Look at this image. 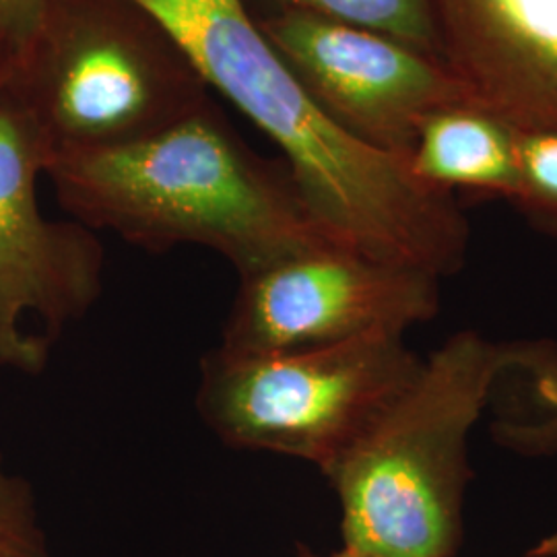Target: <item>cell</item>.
<instances>
[{
	"mask_svg": "<svg viewBox=\"0 0 557 557\" xmlns=\"http://www.w3.org/2000/svg\"><path fill=\"white\" fill-rule=\"evenodd\" d=\"M176 36L211 94L275 143L326 238L436 277L462 269L469 223L457 197L329 119L239 0H140Z\"/></svg>",
	"mask_w": 557,
	"mask_h": 557,
	"instance_id": "obj_1",
	"label": "cell"
},
{
	"mask_svg": "<svg viewBox=\"0 0 557 557\" xmlns=\"http://www.w3.org/2000/svg\"><path fill=\"white\" fill-rule=\"evenodd\" d=\"M46 176L62 209L147 252L197 244L239 277L298 257L326 238L283 160L239 137L215 101L149 137L54 153Z\"/></svg>",
	"mask_w": 557,
	"mask_h": 557,
	"instance_id": "obj_2",
	"label": "cell"
},
{
	"mask_svg": "<svg viewBox=\"0 0 557 557\" xmlns=\"http://www.w3.org/2000/svg\"><path fill=\"white\" fill-rule=\"evenodd\" d=\"M517 356L475 331L446 338L397 400L326 469L343 547L368 557H455L471 479L469 436Z\"/></svg>",
	"mask_w": 557,
	"mask_h": 557,
	"instance_id": "obj_3",
	"label": "cell"
},
{
	"mask_svg": "<svg viewBox=\"0 0 557 557\" xmlns=\"http://www.w3.org/2000/svg\"><path fill=\"white\" fill-rule=\"evenodd\" d=\"M59 151L149 137L211 100L165 23L140 0H44L2 91Z\"/></svg>",
	"mask_w": 557,
	"mask_h": 557,
	"instance_id": "obj_4",
	"label": "cell"
},
{
	"mask_svg": "<svg viewBox=\"0 0 557 557\" xmlns=\"http://www.w3.org/2000/svg\"><path fill=\"white\" fill-rule=\"evenodd\" d=\"M421 359L403 333H372L296 351L200 361L197 411L218 438L331 469L397 400Z\"/></svg>",
	"mask_w": 557,
	"mask_h": 557,
	"instance_id": "obj_5",
	"label": "cell"
},
{
	"mask_svg": "<svg viewBox=\"0 0 557 557\" xmlns=\"http://www.w3.org/2000/svg\"><path fill=\"white\" fill-rule=\"evenodd\" d=\"M50 158L38 124L0 94V370L21 374L44 372L52 343L103 289L98 234L41 215L36 182Z\"/></svg>",
	"mask_w": 557,
	"mask_h": 557,
	"instance_id": "obj_6",
	"label": "cell"
},
{
	"mask_svg": "<svg viewBox=\"0 0 557 557\" xmlns=\"http://www.w3.org/2000/svg\"><path fill=\"white\" fill-rule=\"evenodd\" d=\"M438 308L436 275L326 244L239 277L218 349L257 356L405 335Z\"/></svg>",
	"mask_w": 557,
	"mask_h": 557,
	"instance_id": "obj_7",
	"label": "cell"
},
{
	"mask_svg": "<svg viewBox=\"0 0 557 557\" xmlns=\"http://www.w3.org/2000/svg\"><path fill=\"white\" fill-rule=\"evenodd\" d=\"M257 25L308 98L384 153L409 160L425 116L478 103L444 60L379 32L299 11Z\"/></svg>",
	"mask_w": 557,
	"mask_h": 557,
	"instance_id": "obj_8",
	"label": "cell"
},
{
	"mask_svg": "<svg viewBox=\"0 0 557 557\" xmlns=\"http://www.w3.org/2000/svg\"><path fill=\"white\" fill-rule=\"evenodd\" d=\"M444 62L517 131L557 133V0H434Z\"/></svg>",
	"mask_w": 557,
	"mask_h": 557,
	"instance_id": "obj_9",
	"label": "cell"
},
{
	"mask_svg": "<svg viewBox=\"0 0 557 557\" xmlns=\"http://www.w3.org/2000/svg\"><path fill=\"white\" fill-rule=\"evenodd\" d=\"M409 165L442 193L465 190L512 202L520 186L517 128L479 103L442 108L419 124Z\"/></svg>",
	"mask_w": 557,
	"mask_h": 557,
	"instance_id": "obj_10",
	"label": "cell"
},
{
	"mask_svg": "<svg viewBox=\"0 0 557 557\" xmlns=\"http://www.w3.org/2000/svg\"><path fill=\"white\" fill-rule=\"evenodd\" d=\"M520 382L492 428L506 450L524 457L557 455V349L543 343H518L506 372Z\"/></svg>",
	"mask_w": 557,
	"mask_h": 557,
	"instance_id": "obj_11",
	"label": "cell"
},
{
	"mask_svg": "<svg viewBox=\"0 0 557 557\" xmlns=\"http://www.w3.org/2000/svg\"><path fill=\"white\" fill-rule=\"evenodd\" d=\"M255 21L310 13L359 25L444 60L434 0H239Z\"/></svg>",
	"mask_w": 557,
	"mask_h": 557,
	"instance_id": "obj_12",
	"label": "cell"
},
{
	"mask_svg": "<svg viewBox=\"0 0 557 557\" xmlns=\"http://www.w3.org/2000/svg\"><path fill=\"white\" fill-rule=\"evenodd\" d=\"M520 186L512 205L539 232L557 238V133L517 131Z\"/></svg>",
	"mask_w": 557,
	"mask_h": 557,
	"instance_id": "obj_13",
	"label": "cell"
},
{
	"mask_svg": "<svg viewBox=\"0 0 557 557\" xmlns=\"http://www.w3.org/2000/svg\"><path fill=\"white\" fill-rule=\"evenodd\" d=\"M0 557H57L41 527L27 479L9 469L0 450Z\"/></svg>",
	"mask_w": 557,
	"mask_h": 557,
	"instance_id": "obj_14",
	"label": "cell"
},
{
	"mask_svg": "<svg viewBox=\"0 0 557 557\" xmlns=\"http://www.w3.org/2000/svg\"><path fill=\"white\" fill-rule=\"evenodd\" d=\"M44 0H0V48L7 59L27 44L40 20Z\"/></svg>",
	"mask_w": 557,
	"mask_h": 557,
	"instance_id": "obj_15",
	"label": "cell"
},
{
	"mask_svg": "<svg viewBox=\"0 0 557 557\" xmlns=\"http://www.w3.org/2000/svg\"><path fill=\"white\" fill-rule=\"evenodd\" d=\"M527 557H557V531L535 543Z\"/></svg>",
	"mask_w": 557,
	"mask_h": 557,
	"instance_id": "obj_16",
	"label": "cell"
},
{
	"mask_svg": "<svg viewBox=\"0 0 557 557\" xmlns=\"http://www.w3.org/2000/svg\"><path fill=\"white\" fill-rule=\"evenodd\" d=\"M296 557H368L361 556L358 552H354V549H347V547H343V549H338V552H333V554H319V552H314L312 547H308V545H301L299 543L298 547H296Z\"/></svg>",
	"mask_w": 557,
	"mask_h": 557,
	"instance_id": "obj_17",
	"label": "cell"
},
{
	"mask_svg": "<svg viewBox=\"0 0 557 557\" xmlns=\"http://www.w3.org/2000/svg\"><path fill=\"white\" fill-rule=\"evenodd\" d=\"M4 69H7V52L0 48V91H2V81H4Z\"/></svg>",
	"mask_w": 557,
	"mask_h": 557,
	"instance_id": "obj_18",
	"label": "cell"
}]
</instances>
